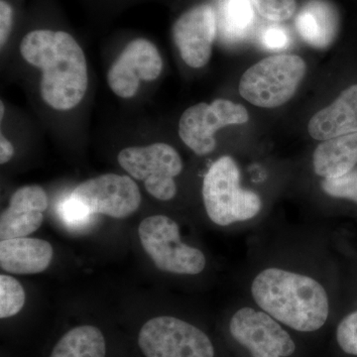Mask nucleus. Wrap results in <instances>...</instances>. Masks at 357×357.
Segmentation results:
<instances>
[{"label":"nucleus","instance_id":"1","mask_svg":"<svg viewBox=\"0 0 357 357\" xmlns=\"http://www.w3.org/2000/svg\"><path fill=\"white\" fill-rule=\"evenodd\" d=\"M28 64L42 72L41 96L49 107L69 110L83 100L89 86L88 65L83 49L63 31L35 30L20 44Z\"/></svg>","mask_w":357,"mask_h":357},{"label":"nucleus","instance_id":"2","mask_svg":"<svg viewBox=\"0 0 357 357\" xmlns=\"http://www.w3.org/2000/svg\"><path fill=\"white\" fill-rule=\"evenodd\" d=\"M251 293L263 311L298 332H316L328 321V294L306 275L268 268L256 276Z\"/></svg>","mask_w":357,"mask_h":357},{"label":"nucleus","instance_id":"3","mask_svg":"<svg viewBox=\"0 0 357 357\" xmlns=\"http://www.w3.org/2000/svg\"><path fill=\"white\" fill-rule=\"evenodd\" d=\"M203 198L208 218L222 227L251 220L261 211L259 196L241 189L238 166L229 156L222 157L208 169Z\"/></svg>","mask_w":357,"mask_h":357},{"label":"nucleus","instance_id":"4","mask_svg":"<svg viewBox=\"0 0 357 357\" xmlns=\"http://www.w3.org/2000/svg\"><path fill=\"white\" fill-rule=\"evenodd\" d=\"M306 73V62L299 56H270L244 73L239 93L255 107L274 109L293 98Z\"/></svg>","mask_w":357,"mask_h":357},{"label":"nucleus","instance_id":"5","mask_svg":"<svg viewBox=\"0 0 357 357\" xmlns=\"http://www.w3.org/2000/svg\"><path fill=\"white\" fill-rule=\"evenodd\" d=\"M138 234L155 266L168 273L197 275L204 271L206 257L198 248L181 241L177 222L166 215H152L140 223Z\"/></svg>","mask_w":357,"mask_h":357},{"label":"nucleus","instance_id":"6","mask_svg":"<svg viewBox=\"0 0 357 357\" xmlns=\"http://www.w3.org/2000/svg\"><path fill=\"white\" fill-rule=\"evenodd\" d=\"M138 344L145 357H215L203 331L174 317L149 319L141 328Z\"/></svg>","mask_w":357,"mask_h":357},{"label":"nucleus","instance_id":"7","mask_svg":"<svg viewBox=\"0 0 357 357\" xmlns=\"http://www.w3.org/2000/svg\"><path fill=\"white\" fill-rule=\"evenodd\" d=\"M122 168L136 180L143 181L145 189L160 201H170L177 194L174 178L183 170L180 155L166 143L144 147H128L117 156Z\"/></svg>","mask_w":357,"mask_h":357},{"label":"nucleus","instance_id":"8","mask_svg":"<svg viewBox=\"0 0 357 357\" xmlns=\"http://www.w3.org/2000/svg\"><path fill=\"white\" fill-rule=\"evenodd\" d=\"M249 121L243 105L229 100L199 102L185 109L178 121V135L192 151L199 156L210 154L217 146L215 132L220 128Z\"/></svg>","mask_w":357,"mask_h":357},{"label":"nucleus","instance_id":"9","mask_svg":"<svg viewBox=\"0 0 357 357\" xmlns=\"http://www.w3.org/2000/svg\"><path fill=\"white\" fill-rule=\"evenodd\" d=\"M231 337L252 357H289L296 351L290 335L267 312L243 307L229 323Z\"/></svg>","mask_w":357,"mask_h":357},{"label":"nucleus","instance_id":"10","mask_svg":"<svg viewBox=\"0 0 357 357\" xmlns=\"http://www.w3.org/2000/svg\"><path fill=\"white\" fill-rule=\"evenodd\" d=\"M95 215L124 218L139 208L141 194L128 176L105 174L77 185L73 192Z\"/></svg>","mask_w":357,"mask_h":357},{"label":"nucleus","instance_id":"11","mask_svg":"<svg viewBox=\"0 0 357 357\" xmlns=\"http://www.w3.org/2000/svg\"><path fill=\"white\" fill-rule=\"evenodd\" d=\"M163 70L158 49L146 39L133 40L122 51L107 73V84L115 95L130 98L137 93L140 82H153Z\"/></svg>","mask_w":357,"mask_h":357},{"label":"nucleus","instance_id":"12","mask_svg":"<svg viewBox=\"0 0 357 357\" xmlns=\"http://www.w3.org/2000/svg\"><path fill=\"white\" fill-rule=\"evenodd\" d=\"M173 39L185 64L199 69L210 62L217 35V17L208 4L192 7L178 18Z\"/></svg>","mask_w":357,"mask_h":357},{"label":"nucleus","instance_id":"13","mask_svg":"<svg viewBox=\"0 0 357 357\" xmlns=\"http://www.w3.org/2000/svg\"><path fill=\"white\" fill-rule=\"evenodd\" d=\"M48 197L40 185H25L14 192L8 208L0 217V238L26 237L41 227Z\"/></svg>","mask_w":357,"mask_h":357},{"label":"nucleus","instance_id":"14","mask_svg":"<svg viewBox=\"0 0 357 357\" xmlns=\"http://www.w3.org/2000/svg\"><path fill=\"white\" fill-rule=\"evenodd\" d=\"M307 131L319 141L357 132V84L344 89L335 102L317 112L307 124Z\"/></svg>","mask_w":357,"mask_h":357},{"label":"nucleus","instance_id":"15","mask_svg":"<svg viewBox=\"0 0 357 357\" xmlns=\"http://www.w3.org/2000/svg\"><path fill=\"white\" fill-rule=\"evenodd\" d=\"M53 248L38 238L6 239L0 243V266L13 274L41 273L53 259Z\"/></svg>","mask_w":357,"mask_h":357},{"label":"nucleus","instance_id":"16","mask_svg":"<svg viewBox=\"0 0 357 357\" xmlns=\"http://www.w3.org/2000/svg\"><path fill=\"white\" fill-rule=\"evenodd\" d=\"M296 27L307 44L314 48H326L337 36V11L326 0H310L298 14Z\"/></svg>","mask_w":357,"mask_h":357},{"label":"nucleus","instance_id":"17","mask_svg":"<svg viewBox=\"0 0 357 357\" xmlns=\"http://www.w3.org/2000/svg\"><path fill=\"white\" fill-rule=\"evenodd\" d=\"M357 164V132L324 141L312 155L317 175L337 178L354 170Z\"/></svg>","mask_w":357,"mask_h":357},{"label":"nucleus","instance_id":"18","mask_svg":"<svg viewBox=\"0 0 357 357\" xmlns=\"http://www.w3.org/2000/svg\"><path fill=\"white\" fill-rule=\"evenodd\" d=\"M107 342L93 326H79L66 333L54 347L50 357H105Z\"/></svg>","mask_w":357,"mask_h":357},{"label":"nucleus","instance_id":"19","mask_svg":"<svg viewBox=\"0 0 357 357\" xmlns=\"http://www.w3.org/2000/svg\"><path fill=\"white\" fill-rule=\"evenodd\" d=\"M25 291L20 282L7 275L0 276V318L15 316L25 304Z\"/></svg>","mask_w":357,"mask_h":357},{"label":"nucleus","instance_id":"20","mask_svg":"<svg viewBox=\"0 0 357 357\" xmlns=\"http://www.w3.org/2000/svg\"><path fill=\"white\" fill-rule=\"evenodd\" d=\"M250 0H227L225 14L227 29L234 36H241L248 31L255 18Z\"/></svg>","mask_w":357,"mask_h":357},{"label":"nucleus","instance_id":"21","mask_svg":"<svg viewBox=\"0 0 357 357\" xmlns=\"http://www.w3.org/2000/svg\"><path fill=\"white\" fill-rule=\"evenodd\" d=\"M58 211L63 222L72 229H83L88 227L95 215V213L89 210L83 202L76 198L73 192L61 202Z\"/></svg>","mask_w":357,"mask_h":357},{"label":"nucleus","instance_id":"22","mask_svg":"<svg viewBox=\"0 0 357 357\" xmlns=\"http://www.w3.org/2000/svg\"><path fill=\"white\" fill-rule=\"evenodd\" d=\"M321 188L328 196L357 203V169L340 177L324 178Z\"/></svg>","mask_w":357,"mask_h":357},{"label":"nucleus","instance_id":"23","mask_svg":"<svg viewBox=\"0 0 357 357\" xmlns=\"http://www.w3.org/2000/svg\"><path fill=\"white\" fill-rule=\"evenodd\" d=\"M250 2L260 15L276 22L290 20L297 9L296 0H250Z\"/></svg>","mask_w":357,"mask_h":357},{"label":"nucleus","instance_id":"24","mask_svg":"<svg viewBox=\"0 0 357 357\" xmlns=\"http://www.w3.org/2000/svg\"><path fill=\"white\" fill-rule=\"evenodd\" d=\"M337 340L345 354L357 356V311L340 321L337 328Z\"/></svg>","mask_w":357,"mask_h":357},{"label":"nucleus","instance_id":"25","mask_svg":"<svg viewBox=\"0 0 357 357\" xmlns=\"http://www.w3.org/2000/svg\"><path fill=\"white\" fill-rule=\"evenodd\" d=\"M13 7L6 0L0 1V46L3 47L13 29Z\"/></svg>","mask_w":357,"mask_h":357},{"label":"nucleus","instance_id":"26","mask_svg":"<svg viewBox=\"0 0 357 357\" xmlns=\"http://www.w3.org/2000/svg\"><path fill=\"white\" fill-rule=\"evenodd\" d=\"M263 43L269 49L285 48L288 43L287 34L281 28H270L263 34Z\"/></svg>","mask_w":357,"mask_h":357},{"label":"nucleus","instance_id":"27","mask_svg":"<svg viewBox=\"0 0 357 357\" xmlns=\"http://www.w3.org/2000/svg\"><path fill=\"white\" fill-rule=\"evenodd\" d=\"M14 155V148L10 141L4 137L3 134L0 135V163H7L10 161Z\"/></svg>","mask_w":357,"mask_h":357},{"label":"nucleus","instance_id":"28","mask_svg":"<svg viewBox=\"0 0 357 357\" xmlns=\"http://www.w3.org/2000/svg\"><path fill=\"white\" fill-rule=\"evenodd\" d=\"M0 107H1V110H0V119H3V114H4V110H6V109H4V105H3V102H1V103H0Z\"/></svg>","mask_w":357,"mask_h":357}]
</instances>
